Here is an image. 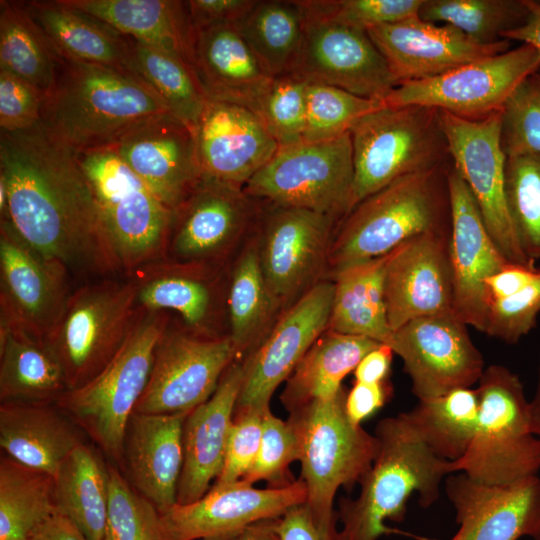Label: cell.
Segmentation results:
<instances>
[{"instance_id":"6da1fadb","label":"cell","mask_w":540,"mask_h":540,"mask_svg":"<svg viewBox=\"0 0 540 540\" xmlns=\"http://www.w3.org/2000/svg\"><path fill=\"white\" fill-rule=\"evenodd\" d=\"M0 176L8 192L5 220L32 250L64 269L75 287L124 277L76 153L41 122L0 131Z\"/></svg>"},{"instance_id":"7a4b0ae2","label":"cell","mask_w":540,"mask_h":540,"mask_svg":"<svg viewBox=\"0 0 540 540\" xmlns=\"http://www.w3.org/2000/svg\"><path fill=\"white\" fill-rule=\"evenodd\" d=\"M62 58L55 86L45 97L40 122L74 152L110 146L140 122L171 113L138 75Z\"/></svg>"},{"instance_id":"3957f363","label":"cell","mask_w":540,"mask_h":540,"mask_svg":"<svg viewBox=\"0 0 540 540\" xmlns=\"http://www.w3.org/2000/svg\"><path fill=\"white\" fill-rule=\"evenodd\" d=\"M374 435L378 453L362 477L357 498L339 501L342 540H378L383 535L406 534L385 521L401 522L409 498L429 507L440 497L443 478L450 475L449 461L424 443L404 413L380 420Z\"/></svg>"},{"instance_id":"277c9868","label":"cell","mask_w":540,"mask_h":540,"mask_svg":"<svg viewBox=\"0 0 540 540\" xmlns=\"http://www.w3.org/2000/svg\"><path fill=\"white\" fill-rule=\"evenodd\" d=\"M451 166L405 175L360 201L336 228L325 280L418 235L450 231Z\"/></svg>"},{"instance_id":"5b68a950","label":"cell","mask_w":540,"mask_h":540,"mask_svg":"<svg viewBox=\"0 0 540 540\" xmlns=\"http://www.w3.org/2000/svg\"><path fill=\"white\" fill-rule=\"evenodd\" d=\"M172 315L139 308L133 326L107 365L56 405L122 469L127 427L151 371L156 344Z\"/></svg>"},{"instance_id":"8992f818","label":"cell","mask_w":540,"mask_h":540,"mask_svg":"<svg viewBox=\"0 0 540 540\" xmlns=\"http://www.w3.org/2000/svg\"><path fill=\"white\" fill-rule=\"evenodd\" d=\"M346 395L343 387L332 398L290 411L287 419L297 437L300 478L307 489L305 504L325 526L337 524V491L359 484L379 450L377 437L348 418Z\"/></svg>"},{"instance_id":"52a82bcc","label":"cell","mask_w":540,"mask_h":540,"mask_svg":"<svg viewBox=\"0 0 540 540\" xmlns=\"http://www.w3.org/2000/svg\"><path fill=\"white\" fill-rule=\"evenodd\" d=\"M478 383L475 432L464 455L449 461L451 474L462 472L475 482L495 486L537 475L540 439L531 432L521 380L494 364L485 368Z\"/></svg>"},{"instance_id":"ba28073f","label":"cell","mask_w":540,"mask_h":540,"mask_svg":"<svg viewBox=\"0 0 540 540\" xmlns=\"http://www.w3.org/2000/svg\"><path fill=\"white\" fill-rule=\"evenodd\" d=\"M350 136L354 207L400 177L452 162L440 111L432 107L385 105L358 120Z\"/></svg>"},{"instance_id":"9c48e42d","label":"cell","mask_w":540,"mask_h":540,"mask_svg":"<svg viewBox=\"0 0 540 540\" xmlns=\"http://www.w3.org/2000/svg\"><path fill=\"white\" fill-rule=\"evenodd\" d=\"M76 156L93 191L124 277L166 258L173 211L110 147L78 152Z\"/></svg>"},{"instance_id":"30bf717a","label":"cell","mask_w":540,"mask_h":540,"mask_svg":"<svg viewBox=\"0 0 540 540\" xmlns=\"http://www.w3.org/2000/svg\"><path fill=\"white\" fill-rule=\"evenodd\" d=\"M136 288L128 277L81 284L72 291L56 326L45 339L69 389L96 376L127 338L138 314Z\"/></svg>"},{"instance_id":"8fae6325","label":"cell","mask_w":540,"mask_h":540,"mask_svg":"<svg viewBox=\"0 0 540 540\" xmlns=\"http://www.w3.org/2000/svg\"><path fill=\"white\" fill-rule=\"evenodd\" d=\"M353 182L349 132L330 140L279 147L243 189L266 204L327 214L341 222L354 207Z\"/></svg>"},{"instance_id":"7c38bea8","label":"cell","mask_w":540,"mask_h":540,"mask_svg":"<svg viewBox=\"0 0 540 540\" xmlns=\"http://www.w3.org/2000/svg\"><path fill=\"white\" fill-rule=\"evenodd\" d=\"M540 68V53L529 44L464 64L439 76L399 84L386 106L420 105L478 121L501 113L520 83Z\"/></svg>"},{"instance_id":"4fadbf2b","label":"cell","mask_w":540,"mask_h":540,"mask_svg":"<svg viewBox=\"0 0 540 540\" xmlns=\"http://www.w3.org/2000/svg\"><path fill=\"white\" fill-rule=\"evenodd\" d=\"M340 221L310 210L263 202L255 233L264 278L283 311L325 280Z\"/></svg>"},{"instance_id":"5bb4252c","label":"cell","mask_w":540,"mask_h":540,"mask_svg":"<svg viewBox=\"0 0 540 540\" xmlns=\"http://www.w3.org/2000/svg\"><path fill=\"white\" fill-rule=\"evenodd\" d=\"M237 359L229 335L205 337L171 317L156 344L146 388L134 413L188 412L208 400Z\"/></svg>"},{"instance_id":"9a60e30c","label":"cell","mask_w":540,"mask_h":540,"mask_svg":"<svg viewBox=\"0 0 540 540\" xmlns=\"http://www.w3.org/2000/svg\"><path fill=\"white\" fill-rule=\"evenodd\" d=\"M262 208L243 188L203 178L173 211L166 258L229 267Z\"/></svg>"},{"instance_id":"2e32d148","label":"cell","mask_w":540,"mask_h":540,"mask_svg":"<svg viewBox=\"0 0 540 540\" xmlns=\"http://www.w3.org/2000/svg\"><path fill=\"white\" fill-rule=\"evenodd\" d=\"M439 111L453 167L471 192L495 244L509 262L535 264L523 252L508 210L502 112L471 121Z\"/></svg>"},{"instance_id":"e0dca14e","label":"cell","mask_w":540,"mask_h":540,"mask_svg":"<svg viewBox=\"0 0 540 540\" xmlns=\"http://www.w3.org/2000/svg\"><path fill=\"white\" fill-rule=\"evenodd\" d=\"M385 344L402 359L419 400L471 387L485 370L467 325L454 313L411 320L392 331Z\"/></svg>"},{"instance_id":"ac0fdd59","label":"cell","mask_w":540,"mask_h":540,"mask_svg":"<svg viewBox=\"0 0 540 540\" xmlns=\"http://www.w3.org/2000/svg\"><path fill=\"white\" fill-rule=\"evenodd\" d=\"M307 489L301 478L280 488H256L242 480L212 485L198 500L174 504L160 514L162 540H235L250 526L278 519L304 504Z\"/></svg>"},{"instance_id":"d6986e66","label":"cell","mask_w":540,"mask_h":540,"mask_svg":"<svg viewBox=\"0 0 540 540\" xmlns=\"http://www.w3.org/2000/svg\"><path fill=\"white\" fill-rule=\"evenodd\" d=\"M75 285L64 269L32 250L0 221V329L46 339Z\"/></svg>"},{"instance_id":"ffe728a7","label":"cell","mask_w":540,"mask_h":540,"mask_svg":"<svg viewBox=\"0 0 540 540\" xmlns=\"http://www.w3.org/2000/svg\"><path fill=\"white\" fill-rule=\"evenodd\" d=\"M333 293V281L319 282L282 313L265 341L243 360L244 375L234 414L270 409L275 390L327 330Z\"/></svg>"},{"instance_id":"44dd1931","label":"cell","mask_w":540,"mask_h":540,"mask_svg":"<svg viewBox=\"0 0 540 540\" xmlns=\"http://www.w3.org/2000/svg\"><path fill=\"white\" fill-rule=\"evenodd\" d=\"M128 278L135 285L138 308L173 313L182 327L197 335H228V267L164 258Z\"/></svg>"},{"instance_id":"7402d4cb","label":"cell","mask_w":540,"mask_h":540,"mask_svg":"<svg viewBox=\"0 0 540 540\" xmlns=\"http://www.w3.org/2000/svg\"><path fill=\"white\" fill-rule=\"evenodd\" d=\"M291 74L379 101L399 85L366 31L306 15L302 46Z\"/></svg>"},{"instance_id":"603a6c76","label":"cell","mask_w":540,"mask_h":540,"mask_svg":"<svg viewBox=\"0 0 540 540\" xmlns=\"http://www.w3.org/2000/svg\"><path fill=\"white\" fill-rule=\"evenodd\" d=\"M107 147L172 211L203 180L195 131L171 113L140 122Z\"/></svg>"},{"instance_id":"cb8c5ba5","label":"cell","mask_w":540,"mask_h":540,"mask_svg":"<svg viewBox=\"0 0 540 540\" xmlns=\"http://www.w3.org/2000/svg\"><path fill=\"white\" fill-rule=\"evenodd\" d=\"M449 240L450 231L425 233L388 254L384 297L392 331L417 318L454 313Z\"/></svg>"},{"instance_id":"d4e9b609","label":"cell","mask_w":540,"mask_h":540,"mask_svg":"<svg viewBox=\"0 0 540 540\" xmlns=\"http://www.w3.org/2000/svg\"><path fill=\"white\" fill-rule=\"evenodd\" d=\"M448 183L453 312L467 326L484 333L489 312L484 281L511 262L489 234L471 192L453 164Z\"/></svg>"},{"instance_id":"484cf974","label":"cell","mask_w":540,"mask_h":540,"mask_svg":"<svg viewBox=\"0 0 540 540\" xmlns=\"http://www.w3.org/2000/svg\"><path fill=\"white\" fill-rule=\"evenodd\" d=\"M445 493L459 525L450 540H540V477L485 485L464 473L448 475Z\"/></svg>"},{"instance_id":"4316f807","label":"cell","mask_w":540,"mask_h":540,"mask_svg":"<svg viewBox=\"0 0 540 540\" xmlns=\"http://www.w3.org/2000/svg\"><path fill=\"white\" fill-rule=\"evenodd\" d=\"M204 179L244 188L279 145L250 109L208 99L195 128Z\"/></svg>"},{"instance_id":"83f0119b","label":"cell","mask_w":540,"mask_h":540,"mask_svg":"<svg viewBox=\"0 0 540 540\" xmlns=\"http://www.w3.org/2000/svg\"><path fill=\"white\" fill-rule=\"evenodd\" d=\"M399 84L433 78L511 49V41L477 43L460 30L415 16L367 31Z\"/></svg>"},{"instance_id":"f1b7e54d","label":"cell","mask_w":540,"mask_h":540,"mask_svg":"<svg viewBox=\"0 0 540 540\" xmlns=\"http://www.w3.org/2000/svg\"><path fill=\"white\" fill-rule=\"evenodd\" d=\"M243 375V361H233L212 396L188 412L183 425L178 504L201 498L219 476Z\"/></svg>"},{"instance_id":"f546056e","label":"cell","mask_w":540,"mask_h":540,"mask_svg":"<svg viewBox=\"0 0 540 540\" xmlns=\"http://www.w3.org/2000/svg\"><path fill=\"white\" fill-rule=\"evenodd\" d=\"M188 412L134 413L127 427L122 469L131 486L159 513L177 503L184 459L183 425Z\"/></svg>"},{"instance_id":"4dcf8cb0","label":"cell","mask_w":540,"mask_h":540,"mask_svg":"<svg viewBox=\"0 0 540 540\" xmlns=\"http://www.w3.org/2000/svg\"><path fill=\"white\" fill-rule=\"evenodd\" d=\"M194 67L208 99L254 110L272 79L235 23L196 30Z\"/></svg>"},{"instance_id":"1f68e13d","label":"cell","mask_w":540,"mask_h":540,"mask_svg":"<svg viewBox=\"0 0 540 540\" xmlns=\"http://www.w3.org/2000/svg\"><path fill=\"white\" fill-rule=\"evenodd\" d=\"M111 25L124 35L164 50L194 71L196 30L187 1L179 0H63ZM196 73V72H195Z\"/></svg>"},{"instance_id":"d6a6232c","label":"cell","mask_w":540,"mask_h":540,"mask_svg":"<svg viewBox=\"0 0 540 540\" xmlns=\"http://www.w3.org/2000/svg\"><path fill=\"white\" fill-rule=\"evenodd\" d=\"M56 403L8 401L0 405V446L12 459L54 476L82 440Z\"/></svg>"},{"instance_id":"836d02e7","label":"cell","mask_w":540,"mask_h":540,"mask_svg":"<svg viewBox=\"0 0 540 540\" xmlns=\"http://www.w3.org/2000/svg\"><path fill=\"white\" fill-rule=\"evenodd\" d=\"M24 3L62 57L136 74L130 37L63 0Z\"/></svg>"},{"instance_id":"e575fe53","label":"cell","mask_w":540,"mask_h":540,"mask_svg":"<svg viewBox=\"0 0 540 540\" xmlns=\"http://www.w3.org/2000/svg\"><path fill=\"white\" fill-rule=\"evenodd\" d=\"M228 335L237 359L252 355L284 312L264 278L254 232L228 267Z\"/></svg>"},{"instance_id":"d590c367","label":"cell","mask_w":540,"mask_h":540,"mask_svg":"<svg viewBox=\"0 0 540 540\" xmlns=\"http://www.w3.org/2000/svg\"><path fill=\"white\" fill-rule=\"evenodd\" d=\"M381 343L364 336L326 330L285 381L280 400L288 413L317 400L334 397L344 378Z\"/></svg>"},{"instance_id":"8d00e7d4","label":"cell","mask_w":540,"mask_h":540,"mask_svg":"<svg viewBox=\"0 0 540 540\" xmlns=\"http://www.w3.org/2000/svg\"><path fill=\"white\" fill-rule=\"evenodd\" d=\"M68 390L61 364L45 339L0 329V401L56 403Z\"/></svg>"},{"instance_id":"74e56055","label":"cell","mask_w":540,"mask_h":540,"mask_svg":"<svg viewBox=\"0 0 540 540\" xmlns=\"http://www.w3.org/2000/svg\"><path fill=\"white\" fill-rule=\"evenodd\" d=\"M53 478L57 512L69 518L89 540H103L109 503L108 464L81 441Z\"/></svg>"},{"instance_id":"f35d334b","label":"cell","mask_w":540,"mask_h":540,"mask_svg":"<svg viewBox=\"0 0 540 540\" xmlns=\"http://www.w3.org/2000/svg\"><path fill=\"white\" fill-rule=\"evenodd\" d=\"M388 254L350 267L332 279L334 293L327 330L387 343L392 334L384 297Z\"/></svg>"},{"instance_id":"ab89813d","label":"cell","mask_w":540,"mask_h":540,"mask_svg":"<svg viewBox=\"0 0 540 540\" xmlns=\"http://www.w3.org/2000/svg\"><path fill=\"white\" fill-rule=\"evenodd\" d=\"M63 58L24 1H0V69L41 91L54 88Z\"/></svg>"},{"instance_id":"60d3db41","label":"cell","mask_w":540,"mask_h":540,"mask_svg":"<svg viewBox=\"0 0 540 540\" xmlns=\"http://www.w3.org/2000/svg\"><path fill=\"white\" fill-rule=\"evenodd\" d=\"M235 24L271 76L293 72L305 28V15L299 0H257Z\"/></svg>"},{"instance_id":"b9f144b4","label":"cell","mask_w":540,"mask_h":540,"mask_svg":"<svg viewBox=\"0 0 540 540\" xmlns=\"http://www.w3.org/2000/svg\"><path fill=\"white\" fill-rule=\"evenodd\" d=\"M56 511L53 476L2 455L0 540H33Z\"/></svg>"},{"instance_id":"7bdbcfd3","label":"cell","mask_w":540,"mask_h":540,"mask_svg":"<svg viewBox=\"0 0 540 540\" xmlns=\"http://www.w3.org/2000/svg\"><path fill=\"white\" fill-rule=\"evenodd\" d=\"M479 413L476 389L457 388L444 395L419 400L404 412L424 443L448 461L461 458L475 432Z\"/></svg>"},{"instance_id":"ee69618b","label":"cell","mask_w":540,"mask_h":540,"mask_svg":"<svg viewBox=\"0 0 540 540\" xmlns=\"http://www.w3.org/2000/svg\"><path fill=\"white\" fill-rule=\"evenodd\" d=\"M132 43L136 74L159 95L174 116L195 131L208 100L195 71L164 50L134 39Z\"/></svg>"},{"instance_id":"f6af8a7d","label":"cell","mask_w":540,"mask_h":540,"mask_svg":"<svg viewBox=\"0 0 540 540\" xmlns=\"http://www.w3.org/2000/svg\"><path fill=\"white\" fill-rule=\"evenodd\" d=\"M418 16L450 25L483 45L495 44L525 23V0H424Z\"/></svg>"},{"instance_id":"bcb514c9","label":"cell","mask_w":540,"mask_h":540,"mask_svg":"<svg viewBox=\"0 0 540 540\" xmlns=\"http://www.w3.org/2000/svg\"><path fill=\"white\" fill-rule=\"evenodd\" d=\"M505 191L521 248L536 262L540 259V154L506 157Z\"/></svg>"},{"instance_id":"7dc6e473","label":"cell","mask_w":540,"mask_h":540,"mask_svg":"<svg viewBox=\"0 0 540 540\" xmlns=\"http://www.w3.org/2000/svg\"><path fill=\"white\" fill-rule=\"evenodd\" d=\"M384 106L383 101L362 98L334 86L308 83L303 142L325 141L349 133L363 116Z\"/></svg>"},{"instance_id":"c3c4849f","label":"cell","mask_w":540,"mask_h":540,"mask_svg":"<svg viewBox=\"0 0 540 540\" xmlns=\"http://www.w3.org/2000/svg\"><path fill=\"white\" fill-rule=\"evenodd\" d=\"M307 85L292 74L274 77L253 110L279 147L304 141Z\"/></svg>"},{"instance_id":"681fc988","label":"cell","mask_w":540,"mask_h":540,"mask_svg":"<svg viewBox=\"0 0 540 540\" xmlns=\"http://www.w3.org/2000/svg\"><path fill=\"white\" fill-rule=\"evenodd\" d=\"M109 503L103 540H162L160 514L115 464H108Z\"/></svg>"},{"instance_id":"f907efd6","label":"cell","mask_w":540,"mask_h":540,"mask_svg":"<svg viewBox=\"0 0 540 540\" xmlns=\"http://www.w3.org/2000/svg\"><path fill=\"white\" fill-rule=\"evenodd\" d=\"M307 17L369 29L418 16L424 0H299Z\"/></svg>"},{"instance_id":"816d5d0a","label":"cell","mask_w":540,"mask_h":540,"mask_svg":"<svg viewBox=\"0 0 540 540\" xmlns=\"http://www.w3.org/2000/svg\"><path fill=\"white\" fill-rule=\"evenodd\" d=\"M298 442L295 432L286 420L275 416L271 409L264 412L262 418V437L256 459L241 479L254 485L264 481L268 487L280 488L293 483L289 466L298 461Z\"/></svg>"},{"instance_id":"f5cc1de1","label":"cell","mask_w":540,"mask_h":540,"mask_svg":"<svg viewBox=\"0 0 540 540\" xmlns=\"http://www.w3.org/2000/svg\"><path fill=\"white\" fill-rule=\"evenodd\" d=\"M501 143L506 157L540 154V68L516 88L502 111Z\"/></svg>"},{"instance_id":"db71d44e","label":"cell","mask_w":540,"mask_h":540,"mask_svg":"<svg viewBox=\"0 0 540 540\" xmlns=\"http://www.w3.org/2000/svg\"><path fill=\"white\" fill-rule=\"evenodd\" d=\"M539 314L540 268L524 289L490 305L484 333L515 344L536 326Z\"/></svg>"},{"instance_id":"11a10c76","label":"cell","mask_w":540,"mask_h":540,"mask_svg":"<svg viewBox=\"0 0 540 540\" xmlns=\"http://www.w3.org/2000/svg\"><path fill=\"white\" fill-rule=\"evenodd\" d=\"M264 412L252 410L234 414L223 466L213 485L234 483L247 474L259 451Z\"/></svg>"},{"instance_id":"9f6ffc18","label":"cell","mask_w":540,"mask_h":540,"mask_svg":"<svg viewBox=\"0 0 540 540\" xmlns=\"http://www.w3.org/2000/svg\"><path fill=\"white\" fill-rule=\"evenodd\" d=\"M44 100L37 88L0 69V131L16 132L38 124Z\"/></svg>"},{"instance_id":"6f0895ef","label":"cell","mask_w":540,"mask_h":540,"mask_svg":"<svg viewBox=\"0 0 540 540\" xmlns=\"http://www.w3.org/2000/svg\"><path fill=\"white\" fill-rule=\"evenodd\" d=\"M277 531L280 540H342L337 524H319L305 503L292 507L280 517Z\"/></svg>"},{"instance_id":"680465c9","label":"cell","mask_w":540,"mask_h":540,"mask_svg":"<svg viewBox=\"0 0 540 540\" xmlns=\"http://www.w3.org/2000/svg\"><path fill=\"white\" fill-rule=\"evenodd\" d=\"M188 8L195 30L222 23H237L257 0H189Z\"/></svg>"},{"instance_id":"91938a15","label":"cell","mask_w":540,"mask_h":540,"mask_svg":"<svg viewBox=\"0 0 540 540\" xmlns=\"http://www.w3.org/2000/svg\"><path fill=\"white\" fill-rule=\"evenodd\" d=\"M388 381L381 383L355 382L347 391L345 410L350 421L355 425L361 423L380 410L391 395Z\"/></svg>"},{"instance_id":"94428289","label":"cell","mask_w":540,"mask_h":540,"mask_svg":"<svg viewBox=\"0 0 540 540\" xmlns=\"http://www.w3.org/2000/svg\"><path fill=\"white\" fill-rule=\"evenodd\" d=\"M538 269L535 264L508 263L486 278L484 290L489 307L524 289L535 278Z\"/></svg>"},{"instance_id":"6125c7cd","label":"cell","mask_w":540,"mask_h":540,"mask_svg":"<svg viewBox=\"0 0 540 540\" xmlns=\"http://www.w3.org/2000/svg\"><path fill=\"white\" fill-rule=\"evenodd\" d=\"M393 350L385 343L369 351L355 368V382L381 383L387 381L390 373Z\"/></svg>"},{"instance_id":"be15d7a7","label":"cell","mask_w":540,"mask_h":540,"mask_svg":"<svg viewBox=\"0 0 540 540\" xmlns=\"http://www.w3.org/2000/svg\"><path fill=\"white\" fill-rule=\"evenodd\" d=\"M33 540H89L66 516L55 512L34 534Z\"/></svg>"},{"instance_id":"e7e4bbea","label":"cell","mask_w":540,"mask_h":540,"mask_svg":"<svg viewBox=\"0 0 540 540\" xmlns=\"http://www.w3.org/2000/svg\"><path fill=\"white\" fill-rule=\"evenodd\" d=\"M528 8V17L523 25L507 32L503 39L529 44L540 53V1L525 0Z\"/></svg>"},{"instance_id":"03108f58","label":"cell","mask_w":540,"mask_h":540,"mask_svg":"<svg viewBox=\"0 0 540 540\" xmlns=\"http://www.w3.org/2000/svg\"><path fill=\"white\" fill-rule=\"evenodd\" d=\"M278 519L260 521L246 529L235 540H280L277 531Z\"/></svg>"},{"instance_id":"003e7915","label":"cell","mask_w":540,"mask_h":540,"mask_svg":"<svg viewBox=\"0 0 540 540\" xmlns=\"http://www.w3.org/2000/svg\"><path fill=\"white\" fill-rule=\"evenodd\" d=\"M530 428L533 435L540 439V353L538 361V376L535 393L529 401Z\"/></svg>"}]
</instances>
